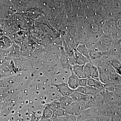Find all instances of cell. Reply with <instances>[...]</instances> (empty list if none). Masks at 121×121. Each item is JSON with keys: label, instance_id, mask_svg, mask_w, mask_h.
<instances>
[{"label": "cell", "instance_id": "1", "mask_svg": "<svg viewBox=\"0 0 121 121\" xmlns=\"http://www.w3.org/2000/svg\"><path fill=\"white\" fill-rule=\"evenodd\" d=\"M96 105L92 96L89 98L79 102H73L65 108V111L68 114L77 116L81 112Z\"/></svg>", "mask_w": 121, "mask_h": 121}, {"label": "cell", "instance_id": "2", "mask_svg": "<svg viewBox=\"0 0 121 121\" xmlns=\"http://www.w3.org/2000/svg\"><path fill=\"white\" fill-rule=\"evenodd\" d=\"M56 88V90L62 96H70L74 90L71 89L67 83H62L60 84H52Z\"/></svg>", "mask_w": 121, "mask_h": 121}, {"label": "cell", "instance_id": "3", "mask_svg": "<svg viewBox=\"0 0 121 121\" xmlns=\"http://www.w3.org/2000/svg\"><path fill=\"white\" fill-rule=\"evenodd\" d=\"M74 91L80 92L86 95L93 96L101 91L87 85L85 86H79Z\"/></svg>", "mask_w": 121, "mask_h": 121}, {"label": "cell", "instance_id": "4", "mask_svg": "<svg viewBox=\"0 0 121 121\" xmlns=\"http://www.w3.org/2000/svg\"><path fill=\"white\" fill-rule=\"evenodd\" d=\"M70 69L71 74L68 78L67 84L71 89L75 90L79 86L78 84L79 78L74 73L72 67L70 68Z\"/></svg>", "mask_w": 121, "mask_h": 121}, {"label": "cell", "instance_id": "5", "mask_svg": "<svg viewBox=\"0 0 121 121\" xmlns=\"http://www.w3.org/2000/svg\"><path fill=\"white\" fill-rule=\"evenodd\" d=\"M87 85L101 91L105 90L106 87L105 84H103L99 80L91 78H88Z\"/></svg>", "mask_w": 121, "mask_h": 121}, {"label": "cell", "instance_id": "6", "mask_svg": "<svg viewBox=\"0 0 121 121\" xmlns=\"http://www.w3.org/2000/svg\"><path fill=\"white\" fill-rule=\"evenodd\" d=\"M91 96L84 95L80 92L74 91L70 95L73 102H79L87 99Z\"/></svg>", "mask_w": 121, "mask_h": 121}, {"label": "cell", "instance_id": "7", "mask_svg": "<svg viewBox=\"0 0 121 121\" xmlns=\"http://www.w3.org/2000/svg\"><path fill=\"white\" fill-rule=\"evenodd\" d=\"M84 65L85 64L80 65L76 64L73 66L72 67V69L74 73L79 78H86L84 75L83 71Z\"/></svg>", "mask_w": 121, "mask_h": 121}, {"label": "cell", "instance_id": "8", "mask_svg": "<svg viewBox=\"0 0 121 121\" xmlns=\"http://www.w3.org/2000/svg\"><path fill=\"white\" fill-rule=\"evenodd\" d=\"M76 64L83 65L89 62V59L83 55L78 52H75L74 54Z\"/></svg>", "mask_w": 121, "mask_h": 121}, {"label": "cell", "instance_id": "9", "mask_svg": "<svg viewBox=\"0 0 121 121\" xmlns=\"http://www.w3.org/2000/svg\"><path fill=\"white\" fill-rule=\"evenodd\" d=\"M58 100L60 103V107L64 109L73 102L72 99L70 96H62Z\"/></svg>", "mask_w": 121, "mask_h": 121}, {"label": "cell", "instance_id": "10", "mask_svg": "<svg viewBox=\"0 0 121 121\" xmlns=\"http://www.w3.org/2000/svg\"><path fill=\"white\" fill-rule=\"evenodd\" d=\"M53 112L47 105L44 107L42 114V118L49 119L51 118Z\"/></svg>", "mask_w": 121, "mask_h": 121}, {"label": "cell", "instance_id": "11", "mask_svg": "<svg viewBox=\"0 0 121 121\" xmlns=\"http://www.w3.org/2000/svg\"><path fill=\"white\" fill-rule=\"evenodd\" d=\"M90 69L91 78L99 80V73L98 68L91 64Z\"/></svg>", "mask_w": 121, "mask_h": 121}, {"label": "cell", "instance_id": "12", "mask_svg": "<svg viewBox=\"0 0 121 121\" xmlns=\"http://www.w3.org/2000/svg\"><path fill=\"white\" fill-rule=\"evenodd\" d=\"M47 105L53 111V113L57 110L61 108L59 100H55L48 104Z\"/></svg>", "mask_w": 121, "mask_h": 121}, {"label": "cell", "instance_id": "13", "mask_svg": "<svg viewBox=\"0 0 121 121\" xmlns=\"http://www.w3.org/2000/svg\"><path fill=\"white\" fill-rule=\"evenodd\" d=\"M65 109L60 108L53 113L51 119L53 120L59 117H64L66 114Z\"/></svg>", "mask_w": 121, "mask_h": 121}, {"label": "cell", "instance_id": "14", "mask_svg": "<svg viewBox=\"0 0 121 121\" xmlns=\"http://www.w3.org/2000/svg\"><path fill=\"white\" fill-rule=\"evenodd\" d=\"M91 63H87L84 65V73L86 78H91Z\"/></svg>", "mask_w": 121, "mask_h": 121}, {"label": "cell", "instance_id": "15", "mask_svg": "<svg viewBox=\"0 0 121 121\" xmlns=\"http://www.w3.org/2000/svg\"><path fill=\"white\" fill-rule=\"evenodd\" d=\"M78 52L85 57H86L89 60H90V57L89 51L85 47L80 46L78 48Z\"/></svg>", "mask_w": 121, "mask_h": 121}, {"label": "cell", "instance_id": "16", "mask_svg": "<svg viewBox=\"0 0 121 121\" xmlns=\"http://www.w3.org/2000/svg\"><path fill=\"white\" fill-rule=\"evenodd\" d=\"M65 121H78L77 117L73 115L67 113L65 116Z\"/></svg>", "mask_w": 121, "mask_h": 121}, {"label": "cell", "instance_id": "17", "mask_svg": "<svg viewBox=\"0 0 121 121\" xmlns=\"http://www.w3.org/2000/svg\"><path fill=\"white\" fill-rule=\"evenodd\" d=\"M88 79L87 78H79L78 81L79 86H87Z\"/></svg>", "mask_w": 121, "mask_h": 121}, {"label": "cell", "instance_id": "18", "mask_svg": "<svg viewBox=\"0 0 121 121\" xmlns=\"http://www.w3.org/2000/svg\"><path fill=\"white\" fill-rule=\"evenodd\" d=\"M116 73L121 76V65L115 69Z\"/></svg>", "mask_w": 121, "mask_h": 121}, {"label": "cell", "instance_id": "19", "mask_svg": "<svg viewBox=\"0 0 121 121\" xmlns=\"http://www.w3.org/2000/svg\"><path fill=\"white\" fill-rule=\"evenodd\" d=\"M111 121L110 119V120H108V121Z\"/></svg>", "mask_w": 121, "mask_h": 121}]
</instances>
